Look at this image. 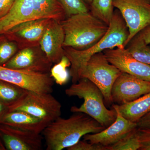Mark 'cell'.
I'll list each match as a JSON object with an SVG mask.
<instances>
[{
  "label": "cell",
  "instance_id": "obj_4",
  "mask_svg": "<svg viewBox=\"0 0 150 150\" xmlns=\"http://www.w3.org/2000/svg\"><path fill=\"white\" fill-rule=\"evenodd\" d=\"M68 96H76L83 99L79 107L73 106L71 112H83L93 118L106 128L115 121L117 113L114 108L108 109L101 91L91 81L81 78L65 90Z\"/></svg>",
  "mask_w": 150,
  "mask_h": 150
},
{
  "label": "cell",
  "instance_id": "obj_3",
  "mask_svg": "<svg viewBox=\"0 0 150 150\" xmlns=\"http://www.w3.org/2000/svg\"><path fill=\"white\" fill-rule=\"evenodd\" d=\"M61 23L65 33L64 47L79 50L93 46L108 29V25L89 12L68 17Z\"/></svg>",
  "mask_w": 150,
  "mask_h": 150
},
{
  "label": "cell",
  "instance_id": "obj_25",
  "mask_svg": "<svg viewBox=\"0 0 150 150\" xmlns=\"http://www.w3.org/2000/svg\"><path fill=\"white\" fill-rule=\"evenodd\" d=\"M16 42L6 36L0 37V65L4 66L18 51Z\"/></svg>",
  "mask_w": 150,
  "mask_h": 150
},
{
  "label": "cell",
  "instance_id": "obj_14",
  "mask_svg": "<svg viewBox=\"0 0 150 150\" xmlns=\"http://www.w3.org/2000/svg\"><path fill=\"white\" fill-rule=\"evenodd\" d=\"M103 53L108 62L121 71L150 82V66L134 59L126 48L107 49Z\"/></svg>",
  "mask_w": 150,
  "mask_h": 150
},
{
  "label": "cell",
  "instance_id": "obj_28",
  "mask_svg": "<svg viewBox=\"0 0 150 150\" xmlns=\"http://www.w3.org/2000/svg\"><path fill=\"white\" fill-rule=\"evenodd\" d=\"M137 133L141 143L139 150H150V129L138 127Z\"/></svg>",
  "mask_w": 150,
  "mask_h": 150
},
{
  "label": "cell",
  "instance_id": "obj_19",
  "mask_svg": "<svg viewBox=\"0 0 150 150\" xmlns=\"http://www.w3.org/2000/svg\"><path fill=\"white\" fill-rule=\"evenodd\" d=\"M117 106L123 117L131 122L137 123L142 117L150 112V92L132 102L121 105L117 104Z\"/></svg>",
  "mask_w": 150,
  "mask_h": 150
},
{
  "label": "cell",
  "instance_id": "obj_12",
  "mask_svg": "<svg viewBox=\"0 0 150 150\" xmlns=\"http://www.w3.org/2000/svg\"><path fill=\"white\" fill-rule=\"evenodd\" d=\"M51 19L32 20L23 23L4 35L13 40L19 49L39 46V43Z\"/></svg>",
  "mask_w": 150,
  "mask_h": 150
},
{
  "label": "cell",
  "instance_id": "obj_23",
  "mask_svg": "<svg viewBox=\"0 0 150 150\" xmlns=\"http://www.w3.org/2000/svg\"><path fill=\"white\" fill-rule=\"evenodd\" d=\"M136 128L131 131L122 139L109 146L108 150H140L141 143Z\"/></svg>",
  "mask_w": 150,
  "mask_h": 150
},
{
  "label": "cell",
  "instance_id": "obj_18",
  "mask_svg": "<svg viewBox=\"0 0 150 150\" xmlns=\"http://www.w3.org/2000/svg\"><path fill=\"white\" fill-rule=\"evenodd\" d=\"M34 19H51L61 22L67 18L58 0H32Z\"/></svg>",
  "mask_w": 150,
  "mask_h": 150
},
{
  "label": "cell",
  "instance_id": "obj_6",
  "mask_svg": "<svg viewBox=\"0 0 150 150\" xmlns=\"http://www.w3.org/2000/svg\"><path fill=\"white\" fill-rule=\"evenodd\" d=\"M62 104L51 93H40L26 90L22 96L8 106L9 111L20 110L29 113L48 126L60 117Z\"/></svg>",
  "mask_w": 150,
  "mask_h": 150
},
{
  "label": "cell",
  "instance_id": "obj_27",
  "mask_svg": "<svg viewBox=\"0 0 150 150\" xmlns=\"http://www.w3.org/2000/svg\"><path fill=\"white\" fill-rule=\"evenodd\" d=\"M68 150H108L107 147L98 144H92L80 140L76 144L67 149Z\"/></svg>",
  "mask_w": 150,
  "mask_h": 150
},
{
  "label": "cell",
  "instance_id": "obj_7",
  "mask_svg": "<svg viewBox=\"0 0 150 150\" xmlns=\"http://www.w3.org/2000/svg\"><path fill=\"white\" fill-rule=\"evenodd\" d=\"M0 80L16 85L24 89L40 93H52L55 82L50 73L14 69L2 65H0Z\"/></svg>",
  "mask_w": 150,
  "mask_h": 150
},
{
  "label": "cell",
  "instance_id": "obj_26",
  "mask_svg": "<svg viewBox=\"0 0 150 150\" xmlns=\"http://www.w3.org/2000/svg\"><path fill=\"white\" fill-rule=\"evenodd\" d=\"M66 13L67 18L73 15L88 12V7L83 0H58Z\"/></svg>",
  "mask_w": 150,
  "mask_h": 150
},
{
  "label": "cell",
  "instance_id": "obj_29",
  "mask_svg": "<svg viewBox=\"0 0 150 150\" xmlns=\"http://www.w3.org/2000/svg\"><path fill=\"white\" fill-rule=\"evenodd\" d=\"M16 0H0V18L8 12Z\"/></svg>",
  "mask_w": 150,
  "mask_h": 150
},
{
  "label": "cell",
  "instance_id": "obj_24",
  "mask_svg": "<svg viewBox=\"0 0 150 150\" xmlns=\"http://www.w3.org/2000/svg\"><path fill=\"white\" fill-rule=\"evenodd\" d=\"M71 65L69 60L67 56H64L60 62L51 68L50 75L57 84L63 86L68 82L70 74L67 68L71 67Z\"/></svg>",
  "mask_w": 150,
  "mask_h": 150
},
{
  "label": "cell",
  "instance_id": "obj_5",
  "mask_svg": "<svg viewBox=\"0 0 150 150\" xmlns=\"http://www.w3.org/2000/svg\"><path fill=\"white\" fill-rule=\"evenodd\" d=\"M123 72L108 62L103 52L93 55L79 74V80L86 78L94 83L101 91L105 103H112L111 90L116 79Z\"/></svg>",
  "mask_w": 150,
  "mask_h": 150
},
{
  "label": "cell",
  "instance_id": "obj_9",
  "mask_svg": "<svg viewBox=\"0 0 150 150\" xmlns=\"http://www.w3.org/2000/svg\"><path fill=\"white\" fill-rule=\"evenodd\" d=\"M150 92V82L122 72L111 90L112 102L121 105L136 100Z\"/></svg>",
  "mask_w": 150,
  "mask_h": 150
},
{
  "label": "cell",
  "instance_id": "obj_20",
  "mask_svg": "<svg viewBox=\"0 0 150 150\" xmlns=\"http://www.w3.org/2000/svg\"><path fill=\"white\" fill-rule=\"evenodd\" d=\"M126 48L134 59L150 66V45L146 44L137 34L131 39Z\"/></svg>",
  "mask_w": 150,
  "mask_h": 150
},
{
  "label": "cell",
  "instance_id": "obj_11",
  "mask_svg": "<svg viewBox=\"0 0 150 150\" xmlns=\"http://www.w3.org/2000/svg\"><path fill=\"white\" fill-rule=\"evenodd\" d=\"M0 137L6 150L42 149L43 137L41 134L0 124Z\"/></svg>",
  "mask_w": 150,
  "mask_h": 150
},
{
  "label": "cell",
  "instance_id": "obj_16",
  "mask_svg": "<svg viewBox=\"0 0 150 150\" xmlns=\"http://www.w3.org/2000/svg\"><path fill=\"white\" fill-rule=\"evenodd\" d=\"M35 20L32 0H16L10 10L0 18V35L23 23Z\"/></svg>",
  "mask_w": 150,
  "mask_h": 150
},
{
  "label": "cell",
  "instance_id": "obj_2",
  "mask_svg": "<svg viewBox=\"0 0 150 150\" xmlns=\"http://www.w3.org/2000/svg\"><path fill=\"white\" fill-rule=\"evenodd\" d=\"M129 35V30L126 23L119 11H115L108 25L107 32L93 46L82 50L71 47H64L65 56L71 62L69 74L72 83H76L79 81L80 71L92 56L107 49L126 48L125 44Z\"/></svg>",
  "mask_w": 150,
  "mask_h": 150
},
{
  "label": "cell",
  "instance_id": "obj_10",
  "mask_svg": "<svg viewBox=\"0 0 150 150\" xmlns=\"http://www.w3.org/2000/svg\"><path fill=\"white\" fill-rule=\"evenodd\" d=\"M52 64L39 46L20 49L4 66L14 69L49 73Z\"/></svg>",
  "mask_w": 150,
  "mask_h": 150
},
{
  "label": "cell",
  "instance_id": "obj_33",
  "mask_svg": "<svg viewBox=\"0 0 150 150\" xmlns=\"http://www.w3.org/2000/svg\"><path fill=\"white\" fill-rule=\"evenodd\" d=\"M5 146L4 145L2 140L0 137V150H6Z\"/></svg>",
  "mask_w": 150,
  "mask_h": 150
},
{
  "label": "cell",
  "instance_id": "obj_1",
  "mask_svg": "<svg viewBox=\"0 0 150 150\" xmlns=\"http://www.w3.org/2000/svg\"><path fill=\"white\" fill-rule=\"evenodd\" d=\"M105 129L97 121L83 112H74L68 118L60 117L46 126L41 134L46 150H62L76 144L82 137Z\"/></svg>",
  "mask_w": 150,
  "mask_h": 150
},
{
  "label": "cell",
  "instance_id": "obj_21",
  "mask_svg": "<svg viewBox=\"0 0 150 150\" xmlns=\"http://www.w3.org/2000/svg\"><path fill=\"white\" fill-rule=\"evenodd\" d=\"M113 0H92L90 13L95 17L109 25L114 11Z\"/></svg>",
  "mask_w": 150,
  "mask_h": 150
},
{
  "label": "cell",
  "instance_id": "obj_15",
  "mask_svg": "<svg viewBox=\"0 0 150 150\" xmlns=\"http://www.w3.org/2000/svg\"><path fill=\"white\" fill-rule=\"evenodd\" d=\"M65 33L61 22L51 19L39 43L40 49L52 64L60 62L65 56Z\"/></svg>",
  "mask_w": 150,
  "mask_h": 150
},
{
  "label": "cell",
  "instance_id": "obj_30",
  "mask_svg": "<svg viewBox=\"0 0 150 150\" xmlns=\"http://www.w3.org/2000/svg\"><path fill=\"white\" fill-rule=\"evenodd\" d=\"M137 35L144 40L146 44H150V25L141 30Z\"/></svg>",
  "mask_w": 150,
  "mask_h": 150
},
{
  "label": "cell",
  "instance_id": "obj_31",
  "mask_svg": "<svg viewBox=\"0 0 150 150\" xmlns=\"http://www.w3.org/2000/svg\"><path fill=\"white\" fill-rule=\"evenodd\" d=\"M139 128L150 129V112L142 117L137 123Z\"/></svg>",
  "mask_w": 150,
  "mask_h": 150
},
{
  "label": "cell",
  "instance_id": "obj_32",
  "mask_svg": "<svg viewBox=\"0 0 150 150\" xmlns=\"http://www.w3.org/2000/svg\"><path fill=\"white\" fill-rule=\"evenodd\" d=\"M8 111V105L0 100V123L4 115Z\"/></svg>",
  "mask_w": 150,
  "mask_h": 150
},
{
  "label": "cell",
  "instance_id": "obj_22",
  "mask_svg": "<svg viewBox=\"0 0 150 150\" xmlns=\"http://www.w3.org/2000/svg\"><path fill=\"white\" fill-rule=\"evenodd\" d=\"M25 90L16 85L0 80V100L8 106L17 101Z\"/></svg>",
  "mask_w": 150,
  "mask_h": 150
},
{
  "label": "cell",
  "instance_id": "obj_34",
  "mask_svg": "<svg viewBox=\"0 0 150 150\" xmlns=\"http://www.w3.org/2000/svg\"><path fill=\"white\" fill-rule=\"evenodd\" d=\"M85 2L88 3V4H89L90 5L92 1V0H83Z\"/></svg>",
  "mask_w": 150,
  "mask_h": 150
},
{
  "label": "cell",
  "instance_id": "obj_13",
  "mask_svg": "<svg viewBox=\"0 0 150 150\" xmlns=\"http://www.w3.org/2000/svg\"><path fill=\"white\" fill-rule=\"evenodd\" d=\"M112 108L116 111L117 117L110 126L101 132L84 135L83 140L92 144H98L108 147L115 144L134 129L138 128L137 123L127 120L119 112L117 104Z\"/></svg>",
  "mask_w": 150,
  "mask_h": 150
},
{
  "label": "cell",
  "instance_id": "obj_17",
  "mask_svg": "<svg viewBox=\"0 0 150 150\" xmlns=\"http://www.w3.org/2000/svg\"><path fill=\"white\" fill-rule=\"evenodd\" d=\"M0 124L41 134L47 126L43 121L20 110L9 111L4 115Z\"/></svg>",
  "mask_w": 150,
  "mask_h": 150
},
{
  "label": "cell",
  "instance_id": "obj_8",
  "mask_svg": "<svg viewBox=\"0 0 150 150\" xmlns=\"http://www.w3.org/2000/svg\"><path fill=\"white\" fill-rule=\"evenodd\" d=\"M126 23L129 35L125 47L131 39L150 25V0H113Z\"/></svg>",
  "mask_w": 150,
  "mask_h": 150
}]
</instances>
